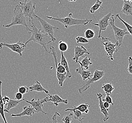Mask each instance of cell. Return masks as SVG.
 <instances>
[{
  "label": "cell",
  "instance_id": "cell-1",
  "mask_svg": "<svg viewBox=\"0 0 132 123\" xmlns=\"http://www.w3.org/2000/svg\"><path fill=\"white\" fill-rule=\"evenodd\" d=\"M30 27H31L32 29V30H30L29 31V33H31V36L25 43L24 45L27 46V44L29 42L32 41L40 44L45 51L49 53V51L47 48V45L52 41L51 40L48 41V38H50L48 36L42 29H38L34 23L33 20L31 22V24Z\"/></svg>",
  "mask_w": 132,
  "mask_h": 123
},
{
  "label": "cell",
  "instance_id": "cell-2",
  "mask_svg": "<svg viewBox=\"0 0 132 123\" xmlns=\"http://www.w3.org/2000/svg\"><path fill=\"white\" fill-rule=\"evenodd\" d=\"M72 14L70 13L68 14V16L65 18H54L52 17L47 16V18L50 19H54L55 20H57L60 22L62 24H63L64 26L66 29H68L69 27L75 25H86L87 24L92 22V19H77L73 18Z\"/></svg>",
  "mask_w": 132,
  "mask_h": 123
},
{
  "label": "cell",
  "instance_id": "cell-3",
  "mask_svg": "<svg viewBox=\"0 0 132 123\" xmlns=\"http://www.w3.org/2000/svg\"><path fill=\"white\" fill-rule=\"evenodd\" d=\"M16 25H22L26 27L28 30H30L26 20V17L24 16L21 8L19 6H16L14 10V16L10 24L3 25V26L6 28H9Z\"/></svg>",
  "mask_w": 132,
  "mask_h": 123
},
{
  "label": "cell",
  "instance_id": "cell-4",
  "mask_svg": "<svg viewBox=\"0 0 132 123\" xmlns=\"http://www.w3.org/2000/svg\"><path fill=\"white\" fill-rule=\"evenodd\" d=\"M101 38H102V43L104 47L105 50L108 56V59L114 61L113 54L117 52L120 48L119 43L118 42H116L115 44L111 43L110 41L111 39L110 38L105 37Z\"/></svg>",
  "mask_w": 132,
  "mask_h": 123
},
{
  "label": "cell",
  "instance_id": "cell-5",
  "mask_svg": "<svg viewBox=\"0 0 132 123\" xmlns=\"http://www.w3.org/2000/svg\"><path fill=\"white\" fill-rule=\"evenodd\" d=\"M19 3V5L18 6L21 8L24 16L26 18H29V23L30 26L31 24V22L33 20V19L36 15L35 13V9H36V3H34L33 4L32 1H31L30 2H27V0L25 1L24 3L20 2Z\"/></svg>",
  "mask_w": 132,
  "mask_h": 123
},
{
  "label": "cell",
  "instance_id": "cell-6",
  "mask_svg": "<svg viewBox=\"0 0 132 123\" xmlns=\"http://www.w3.org/2000/svg\"><path fill=\"white\" fill-rule=\"evenodd\" d=\"M114 15L112 14L109 20V24L111 26L113 30L115 38L116 40V42L119 43V46H121L123 42V39L125 36L129 33L127 32L126 29H122L116 26L115 25V19L113 18Z\"/></svg>",
  "mask_w": 132,
  "mask_h": 123
},
{
  "label": "cell",
  "instance_id": "cell-7",
  "mask_svg": "<svg viewBox=\"0 0 132 123\" xmlns=\"http://www.w3.org/2000/svg\"><path fill=\"white\" fill-rule=\"evenodd\" d=\"M105 75V72L103 71H99L98 70H95L94 73L92 75V78H89L88 79V80L81 87L78 88V91L80 94L84 93L85 91H87L89 88L90 86L94 83L100 80Z\"/></svg>",
  "mask_w": 132,
  "mask_h": 123
},
{
  "label": "cell",
  "instance_id": "cell-8",
  "mask_svg": "<svg viewBox=\"0 0 132 123\" xmlns=\"http://www.w3.org/2000/svg\"><path fill=\"white\" fill-rule=\"evenodd\" d=\"M34 18L38 20L40 22V23L42 25V26L43 29V31L48 36V37L50 38L52 42H55L56 39V38L54 37V32H55L56 30H59V28L52 26L51 24L48 23V22H46L43 19H42L36 15H35Z\"/></svg>",
  "mask_w": 132,
  "mask_h": 123
},
{
  "label": "cell",
  "instance_id": "cell-9",
  "mask_svg": "<svg viewBox=\"0 0 132 123\" xmlns=\"http://www.w3.org/2000/svg\"><path fill=\"white\" fill-rule=\"evenodd\" d=\"M6 47L10 48L11 50L19 54V56H22V53L24 51V49L26 47V46L24 44L21 42L20 41H19L15 44H9L7 43H0V49H2L3 47Z\"/></svg>",
  "mask_w": 132,
  "mask_h": 123
},
{
  "label": "cell",
  "instance_id": "cell-10",
  "mask_svg": "<svg viewBox=\"0 0 132 123\" xmlns=\"http://www.w3.org/2000/svg\"><path fill=\"white\" fill-rule=\"evenodd\" d=\"M111 15H112L111 13H109L107 15L103 16L102 19H99L98 20V22L97 23H94L92 22L90 23L99 28V32L98 36V38H101L102 31H106L107 30V28L110 25L109 20H110Z\"/></svg>",
  "mask_w": 132,
  "mask_h": 123
},
{
  "label": "cell",
  "instance_id": "cell-11",
  "mask_svg": "<svg viewBox=\"0 0 132 123\" xmlns=\"http://www.w3.org/2000/svg\"><path fill=\"white\" fill-rule=\"evenodd\" d=\"M26 102L30 105L35 110L36 113L42 112L45 115L48 114L47 113L45 112L42 109L43 107V104L47 102V97L44 99H40L36 100L35 99H32L31 101L26 100Z\"/></svg>",
  "mask_w": 132,
  "mask_h": 123
},
{
  "label": "cell",
  "instance_id": "cell-12",
  "mask_svg": "<svg viewBox=\"0 0 132 123\" xmlns=\"http://www.w3.org/2000/svg\"><path fill=\"white\" fill-rule=\"evenodd\" d=\"M85 54H87L89 55L90 54V53L83 46H77L74 48V56L73 57L72 60L75 61L76 63H78V61H79V57H84Z\"/></svg>",
  "mask_w": 132,
  "mask_h": 123
},
{
  "label": "cell",
  "instance_id": "cell-13",
  "mask_svg": "<svg viewBox=\"0 0 132 123\" xmlns=\"http://www.w3.org/2000/svg\"><path fill=\"white\" fill-rule=\"evenodd\" d=\"M48 96L49 97H47V102H51L56 107H57L60 103H63L65 104H67L68 103V99H63L57 94L50 95Z\"/></svg>",
  "mask_w": 132,
  "mask_h": 123
},
{
  "label": "cell",
  "instance_id": "cell-14",
  "mask_svg": "<svg viewBox=\"0 0 132 123\" xmlns=\"http://www.w3.org/2000/svg\"><path fill=\"white\" fill-rule=\"evenodd\" d=\"M98 101H99V107L100 109L101 112L103 115V122H105L106 121L109 119V114L108 112L105 108L104 107L103 105V95L101 93L97 94Z\"/></svg>",
  "mask_w": 132,
  "mask_h": 123
},
{
  "label": "cell",
  "instance_id": "cell-15",
  "mask_svg": "<svg viewBox=\"0 0 132 123\" xmlns=\"http://www.w3.org/2000/svg\"><path fill=\"white\" fill-rule=\"evenodd\" d=\"M36 113L35 110L31 107V106H24L23 107V110L22 112L19 113V114H12L11 115V117H23L25 115H27V116H30L31 117L35 114Z\"/></svg>",
  "mask_w": 132,
  "mask_h": 123
},
{
  "label": "cell",
  "instance_id": "cell-16",
  "mask_svg": "<svg viewBox=\"0 0 132 123\" xmlns=\"http://www.w3.org/2000/svg\"><path fill=\"white\" fill-rule=\"evenodd\" d=\"M121 12L126 15L132 16V2L130 1L124 0Z\"/></svg>",
  "mask_w": 132,
  "mask_h": 123
},
{
  "label": "cell",
  "instance_id": "cell-17",
  "mask_svg": "<svg viewBox=\"0 0 132 123\" xmlns=\"http://www.w3.org/2000/svg\"><path fill=\"white\" fill-rule=\"evenodd\" d=\"M29 90L31 91H37V92H44L45 93L48 94V95H50L49 92L48 90L45 89L41 84L40 82H39L38 80H36L35 83L33 84L32 85L29 87Z\"/></svg>",
  "mask_w": 132,
  "mask_h": 123
},
{
  "label": "cell",
  "instance_id": "cell-18",
  "mask_svg": "<svg viewBox=\"0 0 132 123\" xmlns=\"http://www.w3.org/2000/svg\"><path fill=\"white\" fill-rule=\"evenodd\" d=\"M25 100L24 99H22L20 100H13V99H10V101L6 103L5 106H6L7 107L6 108H4V112H10V111L11 109L16 107L19 105V103H20L21 102Z\"/></svg>",
  "mask_w": 132,
  "mask_h": 123
},
{
  "label": "cell",
  "instance_id": "cell-19",
  "mask_svg": "<svg viewBox=\"0 0 132 123\" xmlns=\"http://www.w3.org/2000/svg\"><path fill=\"white\" fill-rule=\"evenodd\" d=\"M60 63L66 70V73H67V74H66L67 78H68L69 79L71 78L72 75H71V74L70 72L68 62H67V61L65 58V56H64V55H63V52H61V61H60Z\"/></svg>",
  "mask_w": 132,
  "mask_h": 123
},
{
  "label": "cell",
  "instance_id": "cell-20",
  "mask_svg": "<svg viewBox=\"0 0 132 123\" xmlns=\"http://www.w3.org/2000/svg\"><path fill=\"white\" fill-rule=\"evenodd\" d=\"M2 81L0 80V115L3 118V120L4 122V123H8L6 120L5 115H4V104L3 101V97L2 95Z\"/></svg>",
  "mask_w": 132,
  "mask_h": 123
},
{
  "label": "cell",
  "instance_id": "cell-21",
  "mask_svg": "<svg viewBox=\"0 0 132 123\" xmlns=\"http://www.w3.org/2000/svg\"><path fill=\"white\" fill-rule=\"evenodd\" d=\"M76 72L81 76L82 79L84 81H85L87 79H89L92 76L90 71H85L83 68L81 67L77 68L76 69Z\"/></svg>",
  "mask_w": 132,
  "mask_h": 123
},
{
  "label": "cell",
  "instance_id": "cell-22",
  "mask_svg": "<svg viewBox=\"0 0 132 123\" xmlns=\"http://www.w3.org/2000/svg\"><path fill=\"white\" fill-rule=\"evenodd\" d=\"M65 111L66 112L69 111H73V115L74 119L79 121L80 122H81L85 118V116L83 114V113L78 110H73L72 108H68L65 110Z\"/></svg>",
  "mask_w": 132,
  "mask_h": 123
},
{
  "label": "cell",
  "instance_id": "cell-23",
  "mask_svg": "<svg viewBox=\"0 0 132 123\" xmlns=\"http://www.w3.org/2000/svg\"><path fill=\"white\" fill-rule=\"evenodd\" d=\"M78 63H79L80 65V67L82 68H85L86 69L88 70L90 65H92V63L91 62V58H88L86 56H85L81 62L79 61Z\"/></svg>",
  "mask_w": 132,
  "mask_h": 123
},
{
  "label": "cell",
  "instance_id": "cell-24",
  "mask_svg": "<svg viewBox=\"0 0 132 123\" xmlns=\"http://www.w3.org/2000/svg\"><path fill=\"white\" fill-rule=\"evenodd\" d=\"M102 88L105 92L106 96H110L114 90V87L111 83H105L103 85Z\"/></svg>",
  "mask_w": 132,
  "mask_h": 123
},
{
  "label": "cell",
  "instance_id": "cell-25",
  "mask_svg": "<svg viewBox=\"0 0 132 123\" xmlns=\"http://www.w3.org/2000/svg\"><path fill=\"white\" fill-rule=\"evenodd\" d=\"M117 18H118V19H119V20L120 22H121L123 24H124L125 26H126V28H127V30L128 31L127 32H128L131 35V37H132V26H131V25L128 24V23L124 21V20H123V19H121V18L119 16V14H117L115 19H117Z\"/></svg>",
  "mask_w": 132,
  "mask_h": 123
},
{
  "label": "cell",
  "instance_id": "cell-26",
  "mask_svg": "<svg viewBox=\"0 0 132 123\" xmlns=\"http://www.w3.org/2000/svg\"><path fill=\"white\" fill-rule=\"evenodd\" d=\"M89 107V106L87 103L86 104H80L79 106H78V107H75L74 106L73 107V108H72L73 110H78L79 111H80L81 112L85 113V112L88 110V107Z\"/></svg>",
  "mask_w": 132,
  "mask_h": 123
},
{
  "label": "cell",
  "instance_id": "cell-27",
  "mask_svg": "<svg viewBox=\"0 0 132 123\" xmlns=\"http://www.w3.org/2000/svg\"><path fill=\"white\" fill-rule=\"evenodd\" d=\"M66 74L67 73L65 72L63 74H59V73H56V77L58 80V83L60 87H63V84L64 81L66 80Z\"/></svg>",
  "mask_w": 132,
  "mask_h": 123
},
{
  "label": "cell",
  "instance_id": "cell-28",
  "mask_svg": "<svg viewBox=\"0 0 132 123\" xmlns=\"http://www.w3.org/2000/svg\"><path fill=\"white\" fill-rule=\"evenodd\" d=\"M102 1L97 0L95 4L91 8H90V10H89L90 13L92 14L95 13V11L98 10L99 8H102L103 9L102 7Z\"/></svg>",
  "mask_w": 132,
  "mask_h": 123
},
{
  "label": "cell",
  "instance_id": "cell-29",
  "mask_svg": "<svg viewBox=\"0 0 132 123\" xmlns=\"http://www.w3.org/2000/svg\"><path fill=\"white\" fill-rule=\"evenodd\" d=\"M85 36L86 39H92L95 36V33L91 29H87L85 31Z\"/></svg>",
  "mask_w": 132,
  "mask_h": 123
},
{
  "label": "cell",
  "instance_id": "cell-30",
  "mask_svg": "<svg viewBox=\"0 0 132 123\" xmlns=\"http://www.w3.org/2000/svg\"><path fill=\"white\" fill-rule=\"evenodd\" d=\"M58 48L61 52H63L67 50L68 48V46L65 42H63L62 41H60L58 44Z\"/></svg>",
  "mask_w": 132,
  "mask_h": 123
},
{
  "label": "cell",
  "instance_id": "cell-31",
  "mask_svg": "<svg viewBox=\"0 0 132 123\" xmlns=\"http://www.w3.org/2000/svg\"><path fill=\"white\" fill-rule=\"evenodd\" d=\"M73 116V114L70 113L69 114L64 116L63 118H62V121L64 123H71V121L72 119V118Z\"/></svg>",
  "mask_w": 132,
  "mask_h": 123
},
{
  "label": "cell",
  "instance_id": "cell-32",
  "mask_svg": "<svg viewBox=\"0 0 132 123\" xmlns=\"http://www.w3.org/2000/svg\"><path fill=\"white\" fill-rule=\"evenodd\" d=\"M76 40L77 44H79V43L87 44L89 42V40H87V39H86L85 37H77L76 38Z\"/></svg>",
  "mask_w": 132,
  "mask_h": 123
},
{
  "label": "cell",
  "instance_id": "cell-33",
  "mask_svg": "<svg viewBox=\"0 0 132 123\" xmlns=\"http://www.w3.org/2000/svg\"><path fill=\"white\" fill-rule=\"evenodd\" d=\"M18 91H19V92L22 94V95H24L27 93L28 92L29 88L27 87V86H21L19 87Z\"/></svg>",
  "mask_w": 132,
  "mask_h": 123
},
{
  "label": "cell",
  "instance_id": "cell-34",
  "mask_svg": "<svg viewBox=\"0 0 132 123\" xmlns=\"http://www.w3.org/2000/svg\"><path fill=\"white\" fill-rule=\"evenodd\" d=\"M128 66L127 68V71L130 74L132 75V57L131 56H129L128 57Z\"/></svg>",
  "mask_w": 132,
  "mask_h": 123
},
{
  "label": "cell",
  "instance_id": "cell-35",
  "mask_svg": "<svg viewBox=\"0 0 132 123\" xmlns=\"http://www.w3.org/2000/svg\"><path fill=\"white\" fill-rule=\"evenodd\" d=\"M103 101L106 102L107 103H108L109 104H111L113 106L114 103L112 101V99L110 96H106L105 98L103 99Z\"/></svg>",
  "mask_w": 132,
  "mask_h": 123
},
{
  "label": "cell",
  "instance_id": "cell-36",
  "mask_svg": "<svg viewBox=\"0 0 132 123\" xmlns=\"http://www.w3.org/2000/svg\"><path fill=\"white\" fill-rule=\"evenodd\" d=\"M60 116V115L57 112H56L52 118V123H57V117Z\"/></svg>",
  "mask_w": 132,
  "mask_h": 123
},
{
  "label": "cell",
  "instance_id": "cell-37",
  "mask_svg": "<svg viewBox=\"0 0 132 123\" xmlns=\"http://www.w3.org/2000/svg\"><path fill=\"white\" fill-rule=\"evenodd\" d=\"M15 99L16 100H20L23 99V95L19 92H16L15 94Z\"/></svg>",
  "mask_w": 132,
  "mask_h": 123
},
{
  "label": "cell",
  "instance_id": "cell-38",
  "mask_svg": "<svg viewBox=\"0 0 132 123\" xmlns=\"http://www.w3.org/2000/svg\"><path fill=\"white\" fill-rule=\"evenodd\" d=\"M10 99L8 97L6 96H5L4 97H3V103H4V106H5L6 103H8L9 102Z\"/></svg>",
  "mask_w": 132,
  "mask_h": 123
},
{
  "label": "cell",
  "instance_id": "cell-39",
  "mask_svg": "<svg viewBox=\"0 0 132 123\" xmlns=\"http://www.w3.org/2000/svg\"><path fill=\"white\" fill-rule=\"evenodd\" d=\"M103 105L104 107L105 108L106 110H107V111H108L109 108L110 107V105L108 103L106 102H103Z\"/></svg>",
  "mask_w": 132,
  "mask_h": 123
},
{
  "label": "cell",
  "instance_id": "cell-40",
  "mask_svg": "<svg viewBox=\"0 0 132 123\" xmlns=\"http://www.w3.org/2000/svg\"></svg>",
  "mask_w": 132,
  "mask_h": 123
}]
</instances>
